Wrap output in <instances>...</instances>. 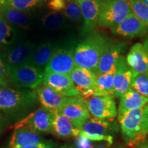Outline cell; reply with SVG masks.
Returning a JSON list of instances; mask_svg holds the SVG:
<instances>
[{
  "label": "cell",
  "instance_id": "e0dca14e",
  "mask_svg": "<svg viewBox=\"0 0 148 148\" xmlns=\"http://www.w3.org/2000/svg\"><path fill=\"white\" fill-rule=\"evenodd\" d=\"M126 62L133 71L148 75V56L143 44L136 42L127 53Z\"/></svg>",
  "mask_w": 148,
  "mask_h": 148
},
{
  "label": "cell",
  "instance_id": "ac0fdd59",
  "mask_svg": "<svg viewBox=\"0 0 148 148\" xmlns=\"http://www.w3.org/2000/svg\"><path fill=\"white\" fill-rule=\"evenodd\" d=\"M127 47L125 42H118L112 44L106 52L103 53L99 60L97 69L95 71V75L108 73L112 69V68L117 62L120 57L123 56Z\"/></svg>",
  "mask_w": 148,
  "mask_h": 148
},
{
  "label": "cell",
  "instance_id": "7402d4cb",
  "mask_svg": "<svg viewBox=\"0 0 148 148\" xmlns=\"http://www.w3.org/2000/svg\"><path fill=\"white\" fill-rule=\"evenodd\" d=\"M69 75L79 95L87 90H95L96 75L92 71L76 66Z\"/></svg>",
  "mask_w": 148,
  "mask_h": 148
},
{
  "label": "cell",
  "instance_id": "603a6c76",
  "mask_svg": "<svg viewBox=\"0 0 148 148\" xmlns=\"http://www.w3.org/2000/svg\"><path fill=\"white\" fill-rule=\"evenodd\" d=\"M56 49V46L51 42L40 44L35 50L29 64L41 70L45 69Z\"/></svg>",
  "mask_w": 148,
  "mask_h": 148
},
{
  "label": "cell",
  "instance_id": "52a82bcc",
  "mask_svg": "<svg viewBox=\"0 0 148 148\" xmlns=\"http://www.w3.org/2000/svg\"><path fill=\"white\" fill-rule=\"evenodd\" d=\"M84 100L90 116L103 121L113 120L117 115L116 103L111 95H92Z\"/></svg>",
  "mask_w": 148,
  "mask_h": 148
},
{
  "label": "cell",
  "instance_id": "1f68e13d",
  "mask_svg": "<svg viewBox=\"0 0 148 148\" xmlns=\"http://www.w3.org/2000/svg\"><path fill=\"white\" fill-rule=\"evenodd\" d=\"M148 135V103L143 108L141 121H140V131L138 136V143L145 139Z\"/></svg>",
  "mask_w": 148,
  "mask_h": 148
},
{
  "label": "cell",
  "instance_id": "d6a6232c",
  "mask_svg": "<svg viewBox=\"0 0 148 148\" xmlns=\"http://www.w3.org/2000/svg\"><path fill=\"white\" fill-rule=\"evenodd\" d=\"M8 73L3 62L1 56H0V86L3 88H8Z\"/></svg>",
  "mask_w": 148,
  "mask_h": 148
},
{
  "label": "cell",
  "instance_id": "f1b7e54d",
  "mask_svg": "<svg viewBox=\"0 0 148 148\" xmlns=\"http://www.w3.org/2000/svg\"><path fill=\"white\" fill-rule=\"evenodd\" d=\"M45 1L46 0H5V2L11 7L24 12L36 8Z\"/></svg>",
  "mask_w": 148,
  "mask_h": 148
},
{
  "label": "cell",
  "instance_id": "74e56055",
  "mask_svg": "<svg viewBox=\"0 0 148 148\" xmlns=\"http://www.w3.org/2000/svg\"><path fill=\"white\" fill-rule=\"evenodd\" d=\"M136 148H148V139H144L135 146Z\"/></svg>",
  "mask_w": 148,
  "mask_h": 148
},
{
  "label": "cell",
  "instance_id": "9c48e42d",
  "mask_svg": "<svg viewBox=\"0 0 148 148\" xmlns=\"http://www.w3.org/2000/svg\"><path fill=\"white\" fill-rule=\"evenodd\" d=\"M36 49V45L29 41L8 48L1 55L8 73L17 66L29 64Z\"/></svg>",
  "mask_w": 148,
  "mask_h": 148
},
{
  "label": "cell",
  "instance_id": "484cf974",
  "mask_svg": "<svg viewBox=\"0 0 148 148\" xmlns=\"http://www.w3.org/2000/svg\"><path fill=\"white\" fill-rule=\"evenodd\" d=\"M15 29L0 14V46L9 47L16 40Z\"/></svg>",
  "mask_w": 148,
  "mask_h": 148
},
{
  "label": "cell",
  "instance_id": "cb8c5ba5",
  "mask_svg": "<svg viewBox=\"0 0 148 148\" xmlns=\"http://www.w3.org/2000/svg\"><path fill=\"white\" fill-rule=\"evenodd\" d=\"M0 14L8 23L12 25L26 29L28 26L29 18L26 12L12 8L4 1L1 3Z\"/></svg>",
  "mask_w": 148,
  "mask_h": 148
},
{
  "label": "cell",
  "instance_id": "d6986e66",
  "mask_svg": "<svg viewBox=\"0 0 148 148\" xmlns=\"http://www.w3.org/2000/svg\"><path fill=\"white\" fill-rule=\"evenodd\" d=\"M53 111V134L60 138H76L80 130L74 125L71 120L58 110Z\"/></svg>",
  "mask_w": 148,
  "mask_h": 148
},
{
  "label": "cell",
  "instance_id": "277c9868",
  "mask_svg": "<svg viewBox=\"0 0 148 148\" xmlns=\"http://www.w3.org/2000/svg\"><path fill=\"white\" fill-rule=\"evenodd\" d=\"M119 125L114 120L103 121L90 117L82 125L79 134L91 141H106L112 145Z\"/></svg>",
  "mask_w": 148,
  "mask_h": 148
},
{
  "label": "cell",
  "instance_id": "f6af8a7d",
  "mask_svg": "<svg viewBox=\"0 0 148 148\" xmlns=\"http://www.w3.org/2000/svg\"><path fill=\"white\" fill-rule=\"evenodd\" d=\"M131 148H132V147H131Z\"/></svg>",
  "mask_w": 148,
  "mask_h": 148
},
{
  "label": "cell",
  "instance_id": "4316f807",
  "mask_svg": "<svg viewBox=\"0 0 148 148\" xmlns=\"http://www.w3.org/2000/svg\"><path fill=\"white\" fill-rule=\"evenodd\" d=\"M42 25L49 29L61 28L65 25V18L60 12H50L41 18Z\"/></svg>",
  "mask_w": 148,
  "mask_h": 148
},
{
  "label": "cell",
  "instance_id": "8992f818",
  "mask_svg": "<svg viewBox=\"0 0 148 148\" xmlns=\"http://www.w3.org/2000/svg\"><path fill=\"white\" fill-rule=\"evenodd\" d=\"M143 108L132 110L118 117L123 141L126 147L134 148L138 143Z\"/></svg>",
  "mask_w": 148,
  "mask_h": 148
},
{
  "label": "cell",
  "instance_id": "ba28073f",
  "mask_svg": "<svg viewBox=\"0 0 148 148\" xmlns=\"http://www.w3.org/2000/svg\"><path fill=\"white\" fill-rule=\"evenodd\" d=\"M53 111L40 107L19 121H16L12 127H28L38 133L53 134Z\"/></svg>",
  "mask_w": 148,
  "mask_h": 148
},
{
  "label": "cell",
  "instance_id": "ab89813d",
  "mask_svg": "<svg viewBox=\"0 0 148 148\" xmlns=\"http://www.w3.org/2000/svg\"><path fill=\"white\" fill-rule=\"evenodd\" d=\"M143 47L145 48L146 52L147 53V56H148V36L146 37L145 39L144 40V42H143Z\"/></svg>",
  "mask_w": 148,
  "mask_h": 148
},
{
  "label": "cell",
  "instance_id": "9a60e30c",
  "mask_svg": "<svg viewBox=\"0 0 148 148\" xmlns=\"http://www.w3.org/2000/svg\"><path fill=\"white\" fill-rule=\"evenodd\" d=\"M80 8L84 25L82 34H88L97 25L100 12L101 0H76Z\"/></svg>",
  "mask_w": 148,
  "mask_h": 148
},
{
  "label": "cell",
  "instance_id": "83f0119b",
  "mask_svg": "<svg viewBox=\"0 0 148 148\" xmlns=\"http://www.w3.org/2000/svg\"><path fill=\"white\" fill-rule=\"evenodd\" d=\"M130 87L140 95L148 97V75L134 71Z\"/></svg>",
  "mask_w": 148,
  "mask_h": 148
},
{
  "label": "cell",
  "instance_id": "30bf717a",
  "mask_svg": "<svg viewBox=\"0 0 148 148\" xmlns=\"http://www.w3.org/2000/svg\"><path fill=\"white\" fill-rule=\"evenodd\" d=\"M58 111L69 118L79 130L85 122L90 117L86 103L80 95L71 97Z\"/></svg>",
  "mask_w": 148,
  "mask_h": 148
},
{
  "label": "cell",
  "instance_id": "3957f363",
  "mask_svg": "<svg viewBox=\"0 0 148 148\" xmlns=\"http://www.w3.org/2000/svg\"><path fill=\"white\" fill-rule=\"evenodd\" d=\"M132 12L127 0H101L97 25L102 28H112Z\"/></svg>",
  "mask_w": 148,
  "mask_h": 148
},
{
  "label": "cell",
  "instance_id": "8d00e7d4",
  "mask_svg": "<svg viewBox=\"0 0 148 148\" xmlns=\"http://www.w3.org/2000/svg\"><path fill=\"white\" fill-rule=\"evenodd\" d=\"M95 148H127V147L124 145H118L115 146H112L110 145H99Z\"/></svg>",
  "mask_w": 148,
  "mask_h": 148
},
{
  "label": "cell",
  "instance_id": "4dcf8cb0",
  "mask_svg": "<svg viewBox=\"0 0 148 148\" xmlns=\"http://www.w3.org/2000/svg\"><path fill=\"white\" fill-rule=\"evenodd\" d=\"M134 13L148 28V8L138 0H127Z\"/></svg>",
  "mask_w": 148,
  "mask_h": 148
},
{
  "label": "cell",
  "instance_id": "836d02e7",
  "mask_svg": "<svg viewBox=\"0 0 148 148\" xmlns=\"http://www.w3.org/2000/svg\"><path fill=\"white\" fill-rule=\"evenodd\" d=\"M65 5L66 0H49L47 2L48 8L53 12L63 11Z\"/></svg>",
  "mask_w": 148,
  "mask_h": 148
},
{
  "label": "cell",
  "instance_id": "ee69618b",
  "mask_svg": "<svg viewBox=\"0 0 148 148\" xmlns=\"http://www.w3.org/2000/svg\"><path fill=\"white\" fill-rule=\"evenodd\" d=\"M1 3H2V2H0V8H1Z\"/></svg>",
  "mask_w": 148,
  "mask_h": 148
},
{
  "label": "cell",
  "instance_id": "e575fe53",
  "mask_svg": "<svg viewBox=\"0 0 148 148\" xmlns=\"http://www.w3.org/2000/svg\"><path fill=\"white\" fill-rule=\"evenodd\" d=\"M75 145L77 148H92L93 147L91 140H88V138L80 134H79V136L76 137Z\"/></svg>",
  "mask_w": 148,
  "mask_h": 148
},
{
  "label": "cell",
  "instance_id": "b9f144b4",
  "mask_svg": "<svg viewBox=\"0 0 148 148\" xmlns=\"http://www.w3.org/2000/svg\"><path fill=\"white\" fill-rule=\"evenodd\" d=\"M60 148H72V147H69V146L67 145H64L63 146H62V147H61Z\"/></svg>",
  "mask_w": 148,
  "mask_h": 148
},
{
  "label": "cell",
  "instance_id": "7bdbcfd3",
  "mask_svg": "<svg viewBox=\"0 0 148 148\" xmlns=\"http://www.w3.org/2000/svg\"><path fill=\"white\" fill-rule=\"evenodd\" d=\"M3 1H4V0H0V2H2Z\"/></svg>",
  "mask_w": 148,
  "mask_h": 148
},
{
  "label": "cell",
  "instance_id": "60d3db41",
  "mask_svg": "<svg viewBox=\"0 0 148 148\" xmlns=\"http://www.w3.org/2000/svg\"><path fill=\"white\" fill-rule=\"evenodd\" d=\"M138 1H140L141 3H143L144 5H145L148 8V0H138Z\"/></svg>",
  "mask_w": 148,
  "mask_h": 148
},
{
  "label": "cell",
  "instance_id": "ffe728a7",
  "mask_svg": "<svg viewBox=\"0 0 148 148\" xmlns=\"http://www.w3.org/2000/svg\"><path fill=\"white\" fill-rule=\"evenodd\" d=\"M148 103V97L140 95L132 88H129L120 97L118 117L132 110L143 108Z\"/></svg>",
  "mask_w": 148,
  "mask_h": 148
},
{
  "label": "cell",
  "instance_id": "44dd1931",
  "mask_svg": "<svg viewBox=\"0 0 148 148\" xmlns=\"http://www.w3.org/2000/svg\"><path fill=\"white\" fill-rule=\"evenodd\" d=\"M46 141L39 134L28 127H19L14 129L10 142V148L23 147Z\"/></svg>",
  "mask_w": 148,
  "mask_h": 148
},
{
  "label": "cell",
  "instance_id": "5b68a950",
  "mask_svg": "<svg viewBox=\"0 0 148 148\" xmlns=\"http://www.w3.org/2000/svg\"><path fill=\"white\" fill-rule=\"evenodd\" d=\"M43 76L42 70L32 64H23L9 72V84L18 89H36L42 84Z\"/></svg>",
  "mask_w": 148,
  "mask_h": 148
},
{
  "label": "cell",
  "instance_id": "7c38bea8",
  "mask_svg": "<svg viewBox=\"0 0 148 148\" xmlns=\"http://www.w3.org/2000/svg\"><path fill=\"white\" fill-rule=\"evenodd\" d=\"M42 84L67 97L79 95V92L77 90L69 75L44 71Z\"/></svg>",
  "mask_w": 148,
  "mask_h": 148
},
{
  "label": "cell",
  "instance_id": "d4e9b609",
  "mask_svg": "<svg viewBox=\"0 0 148 148\" xmlns=\"http://www.w3.org/2000/svg\"><path fill=\"white\" fill-rule=\"evenodd\" d=\"M115 69L116 64L108 73L96 75L95 83V95H113L114 75Z\"/></svg>",
  "mask_w": 148,
  "mask_h": 148
},
{
  "label": "cell",
  "instance_id": "4fadbf2b",
  "mask_svg": "<svg viewBox=\"0 0 148 148\" xmlns=\"http://www.w3.org/2000/svg\"><path fill=\"white\" fill-rule=\"evenodd\" d=\"M76 66L73 51L66 49H57L46 66L45 71L70 75Z\"/></svg>",
  "mask_w": 148,
  "mask_h": 148
},
{
  "label": "cell",
  "instance_id": "f35d334b",
  "mask_svg": "<svg viewBox=\"0 0 148 148\" xmlns=\"http://www.w3.org/2000/svg\"><path fill=\"white\" fill-rule=\"evenodd\" d=\"M5 125V118L2 114L0 112V133L2 132Z\"/></svg>",
  "mask_w": 148,
  "mask_h": 148
},
{
  "label": "cell",
  "instance_id": "d590c367",
  "mask_svg": "<svg viewBox=\"0 0 148 148\" xmlns=\"http://www.w3.org/2000/svg\"><path fill=\"white\" fill-rule=\"evenodd\" d=\"M13 148H56V144L53 141H45L36 145H30L23 147H13Z\"/></svg>",
  "mask_w": 148,
  "mask_h": 148
},
{
  "label": "cell",
  "instance_id": "2e32d148",
  "mask_svg": "<svg viewBox=\"0 0 148 148\" xmlns=\"http://www.w3.org/2000/svg\"><path fill=\"white\" fill-rule=\"evenodd\" d=\"M36 92L42 107L49 110H60L71 97L61 95L51 87L43 84L36 88Z\"/></svg>",
  "mask_w": 148,
  "mask_h": 148
},
{
  "label": "cell",
  "instance_id": "f546056e",
  "mask_svg": "<svg viewBox=\"0 0 148 148\" xmlns=\"http://www.w3.org/2000/svg\"><path fill=\"white\" fill-rule=\"evenodd\" d=\"M62 12L66 18L74 22L80 21L82 17L80 8L76 0H66L65 8Z\"/></svg>",
  "mask_w": 148,
  "mask_h": 148
},
{
  "label": "cell",
  "instance_id": "5bb4252c",
  "mask_svg": "<svg viewBox=\"0 0 148 148\" xmlns=\"http://www.w3.org/2000/svg\"><path fill=\"white\" fill-rule=\"evenodd\" d=\"M134 73V71L127 65L125 57H120L116 63L114 75L113 97H120L130 88Z\"/></svg>",
  "mask_w": 148,
  "mask_h": 148
},
{
  "label": "cell",
  "instance_id": "8fae6325",
  "mask_svg": "<svg viewBox=\"0 0 148 148\" xmlns=\"http://www.w3.org/2000/svg\"><path fill=\"white\" fill-rule=\"evenodd\" d=\"M111 32L114 36L125 38H134L147 34L148 28L132 12L124 21L111 28Z\"/></svg>",
  "mask_w": 148,
  "mask_h": 148
},
{
  "label": "cell",
  "instance_id": "7a4b0ae2",
  "mask_svg": "<svg viewBox=\"0 0 148 148\" xmlns=\"http://www.w3.org/2000/svg\"><path fill=\"white\" fill-rule=\"evenodd\" d=\"M112 45L110 38L104 35L90 33L77 44L73 51L75 64L95 73L101 56Z\"/></svg>",
  "mask_w": 148,
  "mask_h": 148
},
{
  "label": "cell",
  "instance_id": "6da1fadb",
  "mask_svg": "<svg viewBox=\"0 0 148 148\" xmlns=\"http://www.w3.org/2000/svg\"><path fill=\"white\" fill-rule=\"evenodd\" d=\"M38 98L36 90L14 89L0 86V112L12 121H19L36 106Z\"/></svg>",
  "mask_w": 148,
  "mask_h": 148
}]
</instances>
